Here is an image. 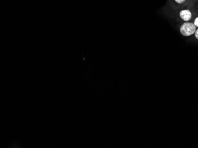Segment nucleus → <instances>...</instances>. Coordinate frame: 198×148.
Returning a JSON list of instances; mask_svg holds the SVG:
<instances>
[{
  "instance_id": "7ed1b4c3",
  "label": "nucleus",
  "mask_w": 198,
  "mask_h": 148,
  "mask_svg": "<svg viewBox=\"0 0 198 148\" xmlns=\"http://www.w3.org/2000/svg\"><path fill=\"white\" fill-rule=\"evenodd\" d=\"M175 1L178 4H182L185 1V0H175Z\"/></svg>"
},
{
  "instance_id": "39448f33",
  "label": "nucleus",
  "mask_w": 198,
  "mask_h": 148,
  "mask_svg": "<svg viewBox=\"0 0 198 148\" xmlns=\"http://www.w3.org/2000/svg\"><path fill=\"white\" fill-rule=\"evenodd\" d=\"M195 34L196 38L197 39H198V29L197 30H196V31H195Z\"/></svg>"
},
{
  "instance_id": "f03ea898",
  "label": "nucleus",
  "mask_w": 198,
  "mask_h": 148,
  "mask_svg": "<svg viewBox=\"0 0 198 148\" xmlns=\"http://www.w3.org/2000/svg\"><path fill=\"white\" fill-rule=\"evenodd\" d=\"M180 17L184 21H189L192 17V13L188 9L182 10L180 13Z\"/></svg>"
},
{
  "instance_id": "f257e3e1",
  "label": "nucleus",
  "mask_w": 198,
  "mask_h": 148,
  "mask_svg": "<svg viewBox=\"0 0 198 148\" xmlns=\"http://www.w3.org/2000/svg\"><path fill=\"white\" fill-rule=\"evenodd\" d=\"M180 33L183 35L190 36L196 31V26L191 23H186L180 27Z\"/></svg>"
},
{
  "instance_id": "20e7f679",
  "label": "nucleus",
  "mask_w": 198,
  "mask_h": 148,
  "mask_svg": "<svg viewBox=\"0 0 198 148\" xmlns=\"http://www.w3.org/2000/svg\"><path fill=\"white\" fill-rule=\"evenodd\" d=\"M194 24L195 26L196 27H198V17L196 18L195 20V23H194Z\"/></svg>"
}]
</instances>
